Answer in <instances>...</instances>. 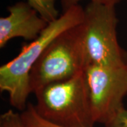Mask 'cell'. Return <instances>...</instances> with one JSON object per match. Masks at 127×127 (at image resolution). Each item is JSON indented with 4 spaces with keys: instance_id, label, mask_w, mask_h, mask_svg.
I'll return each mask as SVG.
<instances>
[{
    "instance_id": "30bf717a",
    "label": "cell",
    "mask_w": 127,
    "mask_h": 127,
    "mask_svg": "<svg viewBox=\"0 0 127 127\" xmlns=\"http://www.w3.org/2000/svg\"><path fill=\"white\" fill-rule=\"evenodd\" d=\"M81 1H83V0H60L63 12H65L66 11H67L68 9L73 6L78 5ZM89 1L90 2H93V3L115 6L118 3L121 2L123 0H89Z\"/></svg>"
},
{
    "instance_id": "277c9868",
    "label": "cell",
    "mask_w": 127,
    "mask_h": 127,
    "mask_svg": "<svg viewBox=\"0 0 127 127\" xmlns=\"http://www.w3.org/2000/svg\"><path fill=\"white\" fill-rule=\"evenodd\" d=\"M117 25L115 6L89 2L84 8L82 42L87 66L127 64V52L119 43Z\"/></svg>"
},
{
    "instance_id": "6da1fadb",
    "label": "cell",
    "mask_w": 127,
    "mask_h": 127,
    "mask_svg": "<svg viewBox=\"0 0 127 127\" xmlns=\"http://www.w3.org/2000/svg\"><path fill=\"white\" fill-rule=\"evenodd\" d=\"M83 19L84 8L81 5L70 8L49 23L37 39L23 45L16 57L0 67V91L8 94L13 107L22 112L27 107L31 94L30 72L47 46L63 32L81 24Z\"/></svg>"
},
{
    "instance_id": "8fae6325",
    "label": "cell",
    "mask_w": 127,
    "mask_h": 127,
    "mask_svg": "<svg viewBox=\"0 0 127 127\" xmlns=\"http://www.w3.org/2000/svg\"><path fill=\"white\" fill-rule=\"evenodd\" d=\"M109 127H127V109L123 110L119 114L117 119Z\"/></svg>"
},
{
    "instance_id": "52a82bcc",
    "label": "cell",
    "mask_w": 127,
    "mask_h": 127,
    "mask_svg": "<svg viewBox=\"0 0 127 127\" xmlns=\"http://www.w3.org/2000/svg\"><path fill=\"white\" fill-rule=\"evenodd\" d=\"M47 22L50 23L59 18L56 0H26Z\"/></svg>"
},
{
    "instance_id": "5b68a950",
    "label": "cell",
    "mask_w": 127,
    "mask_h": 127,
    "mask_svg": "<svg viewBox=\"0 0 127 127\" xmlns=\"http://www.w3.org/2000/svg\"><path fill=\"white\" fill-rule=\"evenodd\" d=\"M94 122L109 127L125 109L127 64L117 67L91 65L85 69Z\"/></svg>"
},
{
    "instance_id": "8992f818",
    "label": "cell",
    "mask_w": 127,
    "mask_h": 127,
    "mask_svg": "<svg viewBox=\"0 0 127 127\" xmlns=\"http://www.w3.org/2000/svg\"><path fill=\"white\" fill-rule=\"evenodd\" d=\"M9 15L0 18V48L16 37L35 40L49 23L27 1H18L7 8Z\"/></svg>"
},
{
    "instance_id": "9c48e42d",
    "label": "cell",
    "mask_w": 127,
    "mask_h": 127,
    "mask_svg": "<svg viewBox=\"0 0 127 127\" xmlns=\"http://www.w3.org/2000/svg\"><path fill=\"white\" fill-rule=\"evenodd\" d=\"M0 127H25L21 114L9 109L0 116Z\"/></svg>"
},
{
    "instance_id": "ba28073f",
    "label": "cell",
    "mask_w": 127,
    "mask_h": 127,
    "mask_svg": "<svg viewBox=\"0 0 127 127\" xmlns=\"http://www.w3.org/2000/svg\"><path fill=\"white\" fill-rule=\"evenodd\" d=\"M20 114L25 127H60L40 117L36 112L34 104L30 102Z\"/></svg>"
},
{
    "instance_id": "7a4b0ae2",
    "label": "cell",
    "mask_w": 127,
    "mask_h": 127,
    "mask_svg": "<svg viewBox=\"0 0 127 127\" xmlns=\"http://www.w3.org/2000/svg\"><path fill=\"white\" fill-rule=\"evenodd\" d=\"M37 114L60 127H94L85 71L64 81L43 87L35 93Z\"/></svg>"
},
{
    "instance_id": "3957f363",
    "label": "cell",
    "mask_w": 127,
    "mask_h": 127,
    "mask_svg": "<svg viewBox=\"0 0 127 127\" xmlns=\"http://www.w3.org/2000/svg\"><path fill=\"white\" fill-rule=\"evenodd\" d=\"M81 23L57 37L32 67L29 75L31 93L35 94L47 85L68 80L85 71L87 64Z\"/></svg>"
}]
</instances>
